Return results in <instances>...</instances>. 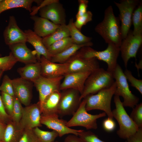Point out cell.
I'll list each match as a JSON object with an SVG mask.
<instances>
[{
	"instance_id": "1",
	"label": "cell",
	"mask_w": 142,
	"mask_h": 142,
	"mask_svg": "<svg viewBox=\"0 0 142 142\" xmlns=\"http://www.w3.org/2000/svg\"><path fill=\"white\" fill-rule=\"evenodd\" d=\"M104 14L103 20L97 25L95 30L106 43L120 47L123 39L119 18L115 15L111 6L106 8Z\"/></svg>"
},
{
	"instance_id": "2",
	"label": "cell",
	"mask_w": 142,
	"mask_h": 142,
	"mask_svg": "<svg viewBox=\"0 0 142 142\" xmlns=\"http://www.w3.org/2000/svg\"><path fill=\"white\" fill-rule=\"evenodd\" d=\"M115 82L112 73L99 68L91 72L86 79L81 101L88 95L97 93L103 89L111 86Z\"/></svg>"
},
{
	"instance_id": "3",
	"label": "cell",
	"mask_w": 142,
	"mask_h": 142,
	"mask_svg": "<svg viewBox=\"0 0 142 142\" xmlns=\"http://www.w3.org/2000/svg\"><path fill=\"white\" fill-rule=\"evenodd\" d=\"M115 81L110 87L100 90L97 93L86 97L85 108L87 111L94 110H102L108 117L113 118L111 109V102L116 88Z\"/></svg>"
},
{
	"instance_id": "4",
	"label": "cell",
	"mask_w": 142,
	"mask_h": 142,
	"mask_svg": "<svg viewBox=\"0 0 142 142\" xmlns=\"http://www.w3.org/2000/svg\"><path fill=\"white\" fill-rule=\"evenodd\" d=\"M78 52L84 58H95L105 62L107 65L106 70L113 73L117 64L120 50L119 47L113 44H109L106 48L103 51H98L90 46H85Z\"/></svg>"
},
{
	"instance_id": "5",
	"label": "cell",
	"mask_w": 142,
	"mask_h": 142,
	"mask_svg": "<svg viewBox=\"0 0 142 142\" xmlns=\"http://www.w3.org/2000/svg\"><path fill=\"white\" fill-rule=\"evenodd\" d=\"M114 102L115 108L112 111L113 116L119 125V129L116 133L120 138L126 139L136 132L139 128L128 114L120 97L114 95Z\"/></svg>"
},
{
	"instance_id": "6",
	"label": "cell",
	"mask_w": 142,
	"mask_h": 142,
	"mask_svg": "<svg viewBox=\"0 0 142 142\" xmlns=\"http://www.w3.org/2000/svg\"><path fill=\"white\" fill-rule=\"evenodd\" d=\"M113 74L116 86L114 95L123 97L122 103L124 107L133 108L138 104L139 99L130 90L124 72L118 63Z\"/></svg>"
},
{
	"instance_id": "7",
	"label": "cell",
	"mask_w": 142,
	"mask_h": 142,
	"mask_svg": "<svg viewBox=\"0 0 142 142\" xmlns=\"http://www.w3.org/2000/svg\"><path fill=\"white\" fill-rule=\"evenodd\" d=\"M86 102V99L84 98L72 118L67 121L66 125L67 127L81 126L88 130L97 128V119L104 117L106 115L104 112L95 115L88 113L85 108Z\"/></svg>"
},
{
	"instance_id": "8",
	"label": "cell",
	"mask_w": 142,
	"mask_h": 142,
	"mask_svg": "<svg viewBox=\"0 0 142 142\" xmlns=\"http://www.w3.org/2000/svg\"><path fill=\"white\" fill-rule=\"evenodd\" d=\"M58 108L59 116L73 115L79 108L81 101L80 94L72 89L62 90Z\"/></svg>"
},
{
	"instance_id": "9",
	"label": "cell",
	"mask_w": 142,
	"mask_h": 142,
	"mask_svg": "<svg viewBox=\"0 0 142 142\" xmlns=\"http://www.w3.org/2000/svg\"><path fill=\"white\" fill-rule=\"evenodd\" d=\"M140 2L138 0H122L118 3L114 2V4L119 11V17L121 22V27L123 40L125 38L130 31L133 12Z\"/></svg>"
},
{
	"instance_id": "10",
	"label": "cell",
	"mask_w": 142,
	"mask_h": 142,
	"mask_svg": "<svg viewBox=\"0 0 142 142\" xmlns=\"http://www.w3.org/2000/svg\"><path fill=\"white\" fill-rule=\"evenodd\" d=\"M142 43V34H134L130 31L122 40L119 47L125 67L127 69L129 59L136 58L137 53Z\"/></svg>"
},
{
	"instance_id": "11",
	"label": "cell",
	"mask_w": 142,
	"mask_h": 142,
	"mask_svg": "<svg viewBox=\"0 0 142 142\" xmlns=\"http://www.w3.org/2000/svg\"><path fill=\"white\" fill-rule=\"evenodd\" d=\"M64 76L54 78H47L42 76L32 82L39 94L38 102L41 108L45 98L54 92L60 90L61 82Z\"/></svg>"
},
{
	"instance_id": "12",
	"label": "cell",
	"mask_w": 142,
	"mask_h": 142,
	"mask_svg": "<svg viewBox=\"0 0 142 142\" xmlns=\"http://www.w3.org/2000/svg\"><path fill=\"white\" fill-rule=\"evenodd\" d=\"M41 114L38 102L23 107L22 115L19 125L24 130L33 129L36 127H41Z\"/></svg>"
},
{
	"instance_id": "13",
	"label": "cell",
	"mask_w": 142,
	"mask_h": 142,
	"mask_svg": "<svg viewBox=\"0 0 142 142\" xmlns=\"http://www.w3.org/2000/svg\"><path fill=\"white\" fill-rule=\"evenodd\" d=\"M66 63L68 64L67 74L78 72H92L100 68L99 63L97 59L84 58L80 55L78 51Z\"/></svg>"
},
{
	"instance_id": "14",
	"label": "cell",
	"mask_w": 142,
	"mask_h": 142,
	"mask_svg": "<svg viewBox=\"0 0 142 142\" xmlns=\"http://www.w3.org/2000/svg\"><path fill=\"white\" fill-rule=\"evenodd\" d=\"M41 17L50 20L55 24H66V15L64 9L58 0L52 1L40 8L39 10Z\"/></svg>"
},
{
	"instance_id": "15",
	"label": "cell",
	"mask_w": 142,
	"mask_h": 142,
	"mask_svg": "<svg viewBox=\"0 0 142 142\" xmlns=\"http://www.w3.org/2000/svg\"><path fill=\"white\" fill-rule=\"evenodd\" d=\"M12 82L15 96L25 106L30 105L32 97L33 83L21 77L12 79Z\"/></svg>"
},
{
	"instance_id": "16",
	"label": "cell",
	"mask_w": 142,
	"mask_h": 142,
	"mask_svg": "<svg viewBox=\"0 0 142 142\" xmlns=\"http://www.w3.org/2000/svg\"><path fill=\"white\" fill-rule=\"evenodd\" d=\"M67 121L59 118L58 115H42L40 123L49 129L56 131L59 136L62 137L67 134H73L78 136L81 130L71 129L66 125Z\"/></svg>"
},
{
	"instance_id": "17",
	"label": "cell",
	"mask_w": 142,
	"mask_h": 142,
	"mask_svg": "<svg viewBox=\"0 0 142 142\" xmlns=\"http://www.w3.org/2000/svg\"><path fill=\"white\" fill-rule=\"evenodd\" d=\"M3 36L5 44L8 46L27 42L26 34L19 27L13 16H9L8 24L3 32Z\"/></svg>"
},
{
	"instance_id": "18",
	"label": "cell",
	"mask_w": 142,
	"mask_h": 142,
	"mask_svg": "<svg viewBox=\"0 0 142 142\" xmlns=\"http://www.w3.org/2000/svg\"><path fill=\"white\" fill-rule=\"evenodd\" d=\"M41 75L47 78H54L64 76L67 73L68 64L54 63L41 56L40 61Z\"/></svg>"
},
{
	"instance_id": "19",
	"label": "cell",
	"mask_w": 142,
	"mask_h": 142,
	"mask_svg": "<svg viewBox=\"0 0 142 142\" xmlns=\"http://www.w3.org/2000/svg\"><path fill=\"white\" fill-rule=\"evenodd\" d=\"M91 73L78 72L65 74L60 85V90L73 89L79 91L81 94L83 91L85 81Z\"/></svg>"
},
{
	"instance_id": "20",
	"label": "cell",
	"mask_w": 142,
	"mask_h": 142,
	"mask_svg": "<svg viewBox=\"0 0 142 142\" xmlns=\"http://www.w3.org/2000/svg\"><path fill=\"white\" fill-rule=\"evenodd\" d=\"M26 43H19L9 46L11 52L17 62L26 65L37 62L34 51H32L28 48Z\"/></svg>"
},
{
	"instance_id": "21",
	"label": "cell",
	"mask_w": 142,
	"mask_h": 142,
	"mask_svg": "<svg viewBox=\"0 0 142 142\" xmlns=\"http://www.w3.org/2000/svg\"><path fill=\"white\" fill-rule=\"evenodd\" d=\"M24 32L27 38V42L31 44L35 49L34 51L38 62H40L42 56L50 60L51 56L44 45L42 42V38L31 29L26 30Z\"/></svg>"
},
{
	"instance_id": "22",
	"label": "cell",
	"mask_w": 142,
	"mask_h": 142,
	"mask_svg": "<svg viewBox=\"0 0 142 142\" xmlns=\"http://www.w3.org/2000/svg\"><path fill=\"white\" fill-rule=\"evenodd\" d=\"M31 18L34 22L33 31L42 38L53 33L60 26L56 25L46 19L35 15L31 16Z\"/></svg>"
},
{
	"instance_id": "23",
	"label": "cell",
	"mask_w": 142,
	"mask_h": 142,
	"mask_svg": "<svg viewBox=\"0 0 142 142\" xmlns=\"http://www.w3.org/2000/svg\"><path fill=\"white\" fill-rule=\"evenodd\" d=\"M61 96L60 90H56L48 95L42 105L41 115H58V108Z\"/></svg>"
},
{
	"instance_id": "24",
	"label": "cell",
	"mask_w": 142,
	"mask_h": 142,
	"mask_svg": "<svg viewBox=\"0 0 142 142\" xmlns=\"http://www.w3.org/2000/svg\"><path fill=\"white\" fill-rule=\"evenodd\" d=\"M17 72L21 77L31 81L36 79L41 76V67L40 62L26 64L18 68Z\"/></svg>"
},
{
	"instance_id": "25",
	"label": "cell",
	"mask_w": 142,
	"mask_h": 142,
	"mask_svg": "<svg viewBox=\"0 0 142 142\" xmlns=\"http://www.w3.org/2000/svg\"><path fill=\"white\" fill-rule=\"evenodd\" d=\"M93 45V43L91 42L80 44H74L61 53L52 56L50 61L59 63H65L82 47H90Z\"/></svg>"
},
{
	"instance_id": "26",
	"label": "cell",
	"mask_w": 142,
	"mask_h": 142,
	"mask_svg": "<svg viewBox=\"0 0 142 142\" xmlns=\"http://www.w3.org/2000/svg\"><path fill=\"white\" fill-rule=\"evenodd\" d=\"M24 130L12 121L7 125L2 136V142H19Z\"/></svg>"
},
{
	"instance_id": "27",
	"label": "cell",
	"mask_w": 142,
	"mask_h": 142,
	"mask_svg": "<svg viewBox=\"0 0 142 142\" xmlns=\"http://www.w3.org/2000/svg\"><path fill=\"white\" fill-rule=\"evenodd\" d=\"M37 1L33 0H3L0 3V15L6 11L17 8H23L31 12L33 3H37Z\"/></svg>"
},
{
	"instance_id": "28",
	"label": "cell",
	"mask_w": 142,
	"mask_h": 142,
	"mask_svg": "<svg viewBox=\"0 0 142 142\" xmlns=\"http://www.w3.org/2000/svg\"><path fill=\"white\" fill-rule=\"evenodd\" d=\"M70 37L69 31L66 24L60 25L53 33L42 38V42L47 49L54 43L64 38Z\"/></svg>"
},
{
	"instance_id": "29",
	"label": "cell",
	"mask_w": 142,
	"mask_h": 142,
	"mask_svg": "<svg viewBox=\"0 0 142 142\" xmlns=\"http://www.w3.org/2000/svg\"><path fill=\"white\" fill-rule=\"evenodd\" d=\"M74 44L71 37H67L54 43L47 49L52 57L63 52Z\"/></svg>"
},
{
	"instance_id": "30",
	"label": "cell",
	"mask_w": 142,
	"mask_h": 142,
	"mask_svg": "<svg viewBox=\"0 0 142 142\" xmlns=\"http://www.w3.org/2000/svg\"><path fill=\"white\" fill-rule=\"evenodd\" d=\"M67 25L69 31L70 37L74 44H80L91 42L92 39L91 38L86 36L83 34L75 26L73 18L69 20Z\"/></svg>"
},
{
	"instance_id": "31",
	"label": "cell",
	"mask_w": 142,
	"mask_h": 142,
	"mask_svg": "<svg viewBox=\"0 0 142 142\" xmlns=\"http://www.w3.org/2000/svg\"><path fill=\"white\" fill-rule=\"evenodd\" d=\"M133 13L132 22L134 26V34H142V3L140 1Z\"/></svg>"
},
{
	"instance_id": "32",
	"label": "cell",
	"mask_w": 142,
	"mask_h": 142,
	"mask_svg": "<svg viewBox=\"0 0 142 142\" xmlns=\"http://www.w3.org/2000/svg\"><path fill=\"white\" fill-rule=\"evenodd\" d=\"M35 134L40 142H53L59 136L58 133L55 131H51L42 130L38 127L33 129Z\"/></svg>"
},
{
	"instance_id": "33",
	"label": "cell",
	"mask_w": 142,
	"mask_h": 142,
	"mask_svg": "<svg viewBox=\"0 0 142 142\" xmlns=\"http://www.w3.org/2000/svg\"><path fill=\"white\" fill-rule=\"evenodd\" d=\"M14 98V103L11 117L12 121L19 125L22 116L23 107L17 97L15 96Z\"/></svg>"
},
{
	"instance_id": "34",
	"label": "cell",
	"mask_w": 142,
	"mask_h": 142,
	"mask_svg": "<svg viewBox=\"0 0 142 142\" xmlns=\"http://www.w3.org/2000/svg\"><path fill=\"white\" fill-rule=\"evenodd\" d=\"M17 62L10 52L8 55L0 57V69L4 72L10 70Z\"/></svg>"
},
{
	"instance_id": "35",
	"label": "cell",
	"mask_w": 142,
	"mask_h": 142,
	"mask_svg": "<svg viewBox=\"0 0 142 142\" xmlns=\"http://www.w3.org/2000/svg\"><path fill=\"white\" fill-rule=\"evenodd\" d=\"M129 116L139 128H142V103L137 104L133 108Z\"/></svg>"
},
{
	"instance_id": "36",
	"label": "cell",
	"mask_w": 142,
	"mask_h": 142,
	"mask_svg": "<svg viewBox=\"0 0 142 142\" xmlns=\"http://www.w3.org/2000/svg\"><path fill=\"white\" fill-rule=\"evenodd\" d=\"M1 96L5 109L11 117L14 105V97L3 92H1Z\"/></svg>"
},
{
	"instance_id": "37",
	"label": "cell",
	"mask_w": 142,
	"mask_h": 142,
	"mask_svg": "<svg viewBox=\"0 0 142 142\" xmlns=\"http://www.w3.org/2000/svg\"><path fill=\"white\" fill-rule=\"evenodd\" d=\"M127 80L131 83V85L135 88L142 94V80L135 78L132 75L131 72L126 69L124 72Z\"/></svg>"
},
{
	"instance_id": "38",
	"label": "cell",
	"mask_w": 142,
	"mask_h": 142,
	"mask_svg": "<svg viewBox=\"0 0 142 142\" xmlns=\"http://www.w3.org/2000/svg\"><path fill=\"white\" fill-rule=\"evenodd\" d=\"M0 91L13 97L15 96L11 79L7 75L3 77L2 83L0 86Z\"/></svg>"
},
{
	"instance_id": "39",
	"label": "cell",
	"mask_w": 142,
	"mask_h": 142,
	"mask_svg": "<svg viewBox=\"0 0 142 142\" xmlns=\"http://www.w3.org/2000/svg\"><path fill=\"white\" fill-rule=\"evenodd\" d=\"M78 136L84 142H107L100 139L95 133L90 130H81Z\"/></svg>"
},
{
	"instance_id": "40",
	"label": "cell",
	"mask_w": 142,
	"mask_h": 142,
	"mask_svg": "<svg viewBox=\"0 0 142 142\" xmlns=\"http://www.w3.org/2000/svg\"><path fill=\"white\" fill-rule=\"evenodd\" d=\"M93 14L90 11H88L83 15L76 18L74 24L76 28L81 31L82 27L92 20Z\"/></svg>"
},
{
	"instance_id": "41",
	"label": "cell",
	"mask_w": 142,
	"mask_h": 142,
	"mask_svg": "<svg viewBox=\"0 0 142 142\" xmlns=\"http://www.w3.org/2000/svg\"><path fill=\"white\" fill-rule=\"evenodd\" d=\"M19 142H40L33 129L24 130Z\"/></svg>"
},
{
	"instance_id": "42",
	"label": "cell",
	"mask_w": 142,
	"mask_h": 142,
	"mask_svg": "<svg viewBox=\"0 0 142 142\" xmlns=\"http://www.w3.org/2000/svg\"><path fill=\"white\" fill-rule=\"evenodd\" d=\"M12 121L11 117L8 114L5 109L0 94V122L7 125Z\"/></svg>"
},
{
	"instance_id": "43",
	"label": "cell",
	"mask_w": 142,
	"mask_h": 142,
	"mask_svg": "<svg viewBox=\"0 0 142 142\" xmlns=\"http://www.w3.org/2000/svg\"><path fill=\"white\" fill-rule=\"evenodd\" d=\"M78 2L79 7L76 15V18L83 15L87 12L89 1L87 0H79Z\"/></svg>"
},
{
	"instance_id": "44",
	"label": "cell",
	"mask_w": 142,
	"mask_h": 142,
	"mask_svg": "<svg viewBox=\"0 0 142 142\" xmlns=\"http://www.w3.org/2000/svg\"><path fill=\"white\" fill-rule=\"evenodd\" d=\"M103 127L104 129L108 132L113 131L116 127V124L113 118L108 117L103 121Z\"/></svg>"
},
{
	"instance_id": "45",
	"label": "cell",
	"mask_w": 142,
	"mask_h": 142,
	"mask_svg": "<svg viewBox=\"0 0 142 142\" xmlns=\"http://www.w3.org/2000/svg\"><path fill=\"white\" fill-rule=\"evenodd\" d=\"M126 140L127 142H142V128H139L136 132Z\"/></svg>"
},
{
	"instance_id": "46",
	"label": "cell",
	"mask_w": 142,
	"mask_h": 142,
	"mask_svg": "<svg viewBox=\"0 0 142 142\" xmlns=\"http://www.w3.org/2000/svg\"><path fill=\"white\" fill-rule=\"evenodd\" d=\"M64 142H84L78 136L70 134L65 139Z\"/></svg>"
},
{
	"instance_id": "47",
	"label": "cell",
	"mask_w": 142,
	"mask_h": 142,
	"mask_svg": "<svg viewBox=\"0 0 142 142\" xmlns=\"http://www.w3.org/2000/svg\"><path fill=\"white\" fill-rule=\"evenodd\" d=\"M6 125L0 122V141H1Z\"/></svg>"
},
{
	"instance_id": "48",
	"label": "cell",
	"mask_w": 142,
	"mask_h": 142,
	"mask_svg": "<svg viewBox=\"0 0 142 142\" xmlns=\"http://www.w3.org/2000/svg\"><path fill=\"white\" fill-rule=\"evenodd\" d=\"M4 71L3 70L0 69V79L3 74Z\"/></svg>"
},
{
	"instance_id": "49",
	"label": "cell",
	"mask_w": 142,
	"mask_h": 142,
	"mask_svg": "<svg viewBox=\"0 0 142 142\" xmlns=\"http://www.w3.org/2000/svg\"><path fill=\"white\" fill-rule=\"evenodd\" d=\"M2 57V55L1 53H0V57Z\"/></svg>"
},
{
	"instance_id": "50",
	"label": "cell",
	"mask_w": 142,
	"mask_h": 142,
	"mask_svg": "<svg viewBox=\"0 0 142 142\" xmlns=\"http://www.w3.org/2000/svg\"><path fill=\"white\" fill-rule=\"evenodd\" d=\"M3 0H0V3Z\"/></svg>"
},
{
	"instance_id": "51",
	"label": "cell",
	"mask_w": 142,
	"mask_h": 142,
	"mask_svg": "<svg viewBox=\"0 0 142 142\" xmlns=\"http://www.w3.org/2000/svg\"><path fill=\"white\" fill-rule=\"evenodd\" d=\"M53 142H59L58 141H54Z\"/></svg>"
},
{
	"instance_id": "52",
	"label": "cell",
	"mask_w": 142,
	"mask_h": 142,
	"mask_svg": "<svg viewBox=\"0 0 142 142\" xmlns=\"http://www.w3.org/2000/svg\"><path fill=\"white\" fill-rule=\"evenodd\" d=\"M0 142H2V141H0Z\"/></svg>"
}]
</instances>
